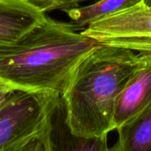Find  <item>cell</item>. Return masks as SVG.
<instances>
[{
	"instance_id": "6da1fadb",
	"label": "cell",
	"mask_w": 151,
	"mask_h": 151,
	"mask_svg": "<svg viewBox=\"0 0 151 151\" xmlns=\"http://www.w3.org/2000/svg\"><path fill=\"white\" fill-rule=\"evenodd\" d=\"M78 29L46 16L17 42L0 47V80L14 89L62 96L80 63L102 45Z\"/></svg>"
},
{
	"instance_id": "7a4b0ae2",
	"label": "cell",
	"mask_w": 151,
	"mask_h": 151,
	"mask_svg": "<svg viewBox=\"0 0 151 151\" xmlns=\"http://www.w3.org/2000/svg\"><path fill=\"white\" fill-rule=\"evenodd\" d=\"M100 45L76 68L62 95L71 132L81 138L107 136L119 98L138 69L142 52Z\"/></svg>"
},
{
	"instance_id": "3957f363",
	"label": "cell",
	"mask_w": 151,
	"mask_h": 151,
	"mask_svg": "<svg viewBox=\"0 0 151 151\" xmlns=\"http://www.w3.org/2000/svg\"><path fill=\"white\" fill-rule=\"evenodd\" d=\"M55 92L15 89L0 109V151H50Z\"/></svg>"
},
{
	"instance_id": "277c9868",
	"label": "cell",
	"mask_w": 151,
	"mask_h": 151,
	"mask_svg": "<svg viewBox=\"0 0 151 151\" xmlns=\"http://www.w3.org/2000/svg\"><path fill=\"white\" fill-rule=\"evenodd\" d=\"M81 33L103 45L151 53V6L141 1L92 21Z\"/></svg>"
},
{
	"instance_id": "5b68a950",
	"label": "cell",
	"mask_w": 151,
	"mask_h": 151,
	"mask_svg": "<svg viewBox=\"0 0 151 151\" xmlns=\"http://www.w3.org/2000/svg\"><path fill=\"white\" fill-rule=\"evenodd\" d=\"M151 106V53L142 52L140 65L122 91L113 116L117 130Z\"/></svg>"
},
{
	"instance_id": "8992f818",
	"label": "cell",
	"mask_w": 151,
	"mask_h": 151,
	"mask_svg": "<svg viewBox=\"0 0 151 151\" xmlns=\"http://www.w3.org/2000/svg\"><path fill=\"white\" fill-rule=\"evenodd\" d=\"M45 18L26 0H0V47L14 43Z\"/></svg>"
},
{
	"instance_id": "52a82bcc",
	"label": "cell",
	"mask_w": 151,
	"mask_h": 151,
	"mask_svg": "<svg viewBox=\"0 0 151 151\" xmlns=\"http://www.w3.org/2000/svg\"><path fill=\"white\" fill-rule=\"evenodd\" d=\"M107 136L99 138H81L74 135L66 121V109L61 96L52 117L50 133V151L108 150Z\"/></svg>"
},
{
	"instance_id": "ba28073f",
	"label": "cell",
	"mask_w": 151,
	"mask_h": 151,
	"mask_svg": "<svg viewBox=\"0 0 151 151\" xmlns=\"http://www.w3.org/2000/svg\"><path fill=\"white\" fill-rule=\"evenodd\" d=\"M118 142L110 150L151 151V106L140 116L117 129Z\"/></svg>"
},
{
	"instance_id": "9c48e42d",
	"label": "cell",
	"mask_w": 151,
	"mask_h": 151,
	"mask_svg": "<svg viewBox=\"0 0 151 151\" xmlns=\"http://www.w3.org/2000/svg\"><path fill=\"white\" fill-rule=\"evenodd\" d=\"M141 1L142 0H97L88 5L72 8L65 12L72 23L80 28L88 26L97 19L133 6Z\"/></svg>"
},
{
	"instance_id": "30bf717a",
	"label": "cell",
	"mask_w": 151,
	"mask_h": 151,
	"mask_svg": "<svg viewBox=\"0 0 151 151\" xmlns=\"http://www.w3.org/2000/svg\"><path fill=\"white\" fill-rule=\"evenodd\" d=\"M34 7L43 13L55 10L67 11L79 6V4L84 0H26Z\"/></svg>"
},
{
	"instance_id": "8fae6325",
	"label": "cell",
	"mask_w": 151,
	"mask_h": 151,
	"mask_svg": "<svg viewBox=\"0 0 151 151\" xmlns=\"http://www.w3.org/2000/svg\"><path fill=\"white\" fill-rule=\"evenodd\" d=\"M14 90L15 89L12 86L0 80V109L7 102Z\"/></svg>"
},
{
	"instance_id": "7c38bea8",
	"label": "cell",
	"mask_w": 151,
	"mask_h": 151,
	"mask_svg": "<svg viewBox=\"0 0 151 151\" xmlns=\"http://www.w3.org/2000/svg\"><path fill=\"white\" fill-rule=\"evenodd\" d=\"M146 4H148L149 6H151V0H142Z\"/></svg>"
}]
</instances>
